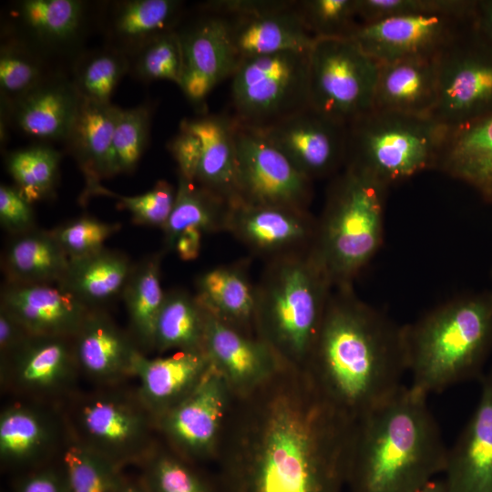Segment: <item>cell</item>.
Wrapping results in <instances>:
<instances>
[{"label":"cell","instance_id":"1","mask_svg":"<svg viewBox=\"0 0 492 492\" xmlns=\"http://www.w3.org/2000/svg\"><path fill=\"white\" fill-rule=\"evenodd\" d=\"M354 422L304 368L282 365L234 395L216 458L219 492H341Z\"/></svg>","mask_w":492,"mask_h":492},{"label":"cell","instance_id":"2","mask_svg":"<svg viewBox=\"0 0 492 492\" xmlns=\"http://www.w3.org/2000/svg\"><path fill=\"white\" fill-rule=\"evenodd\" d=\"M304 369L321 395L355 421L404 386V328L362 304L331 302Z\"/></svg>","mask_w":492,"mask_h":492},{"label":"cell","instance_id":"3","mask_svg":"<svg viewBox=\"0 0 492 492\" xmlns=\"http://www.w3.org/2000/svg\"><path fill=\"white\" fill-rule=\"evenodd\" d=\"M426 395L402 386L354 422L351 492H414L443 473L448 447Z\"/></svg>","mask_w":492,"mask_h":492},{"label":"cell","instance_id":"4","mask_svg":"<svg viewBox=\"0 0 492 492\" xmlns=\"http://www.w3.org/2000/svg\"><path fill=\"white\" fill-rule=\"evenodd\" d=\"M410 386L429 395L483 375L492 350V291L456 299L404 328Z\"/></svg>","mask_w":492,"mask_h":492},{"label":"cell","instance_id":"5","mask_svg":"<svg viewBox=\"0 0 492 492\" xmlns=\"http://www.w3.org/2000/svg\"><path fill=\"white\" fill-rule=\"evenodd\" d=\"M324 276L316 261H285L256 296L255 334L287 365L307 364L326 306Z\"/></svg>","mask_w":492,"mask_h":492},{"label":"cell","instance_id":"6","mask_svg":"<svg viewBox=\"0 0 492 492\" xmlns=\"http://www.w3.org/2000/svg\"><path fill=\"white\" fill-rule=\"evenodd\" d=\"M447 128L432 117L370 110L346 126V167L388 186L436 167Z\"/></svg>","mask_w":492,"mask_h":492},{"label":"cell","instance_id":"7","mask_svg":"<svg viewBox=\"0 0 492 492\" xmlns=\"http://www.w3.org/2000/svg\"><path fill=\"white\" fill-rule=\"evenodd\" d=\"M384 190L350 167L332 185L316 260L326 276L347 278L375 253L382 240Z\"/></svg>","mask_w":492,"mask_h":492},{"label":"cell","instance_id":"8","mask_svg":"<svg viewBox=\"0 0 492 492\" xmlns=\"http://www.w3.org/2000/svg\"><path fill=\"white\" fill-rule=\"evenodd\" d=\"M113 386L75 397L64 423L68 436L118 466L145 461L156 448V421L135 393Z\"/></svg>","mask_w":492,"mask_h":492},{"label":"cell","instance_id":"9","mask_svg":"<svg viewBox=\"0 0 492 492\" xmlns=\"http://www.w3.org/2000/svg\"><path fill=\"white\" fill-rule=\"evenodd\" d=\"M309 51H283L240 59L231 96L240 125L263 128L309 104Z\"/></svg>","mask_w":492,"mask_h":492},{"label":"cell","instance_id":"10","mask_svg":"<svg viewBox=\"0 0 492 492\" xmlns=\"http://www.w3.org/2000/svg\"><path fill=\"white\" fill-rule=\"evenodd\" d=\"M309 104L345 126L373 109L379 63L353 39H315L308 53Z\"/></svg>","mask_w":492,"mask_h":492},{"label":"cell","instance_id":"11","mask_svg":"<svg viewBox=\"0 0 492 492\" xmlns=\"http://www.w3.org/2000/svg\"><path fill=\"white\" fill-rule=\"evenodd\" d=\"M436 64L434 119L452 128L492 113V44L476 23L440 53Z\"/></svg>","mask_w":492,"mask_h":492},{"label":"cell","instance_id":"12","mask_svg":"<svg viewBox=\"0 0 492 492\" xmlns=\"http://www.w3.org/2000/svg\"><path fill=\"white\" fill-rule=\"evenodd\" d=\"M476 0L457 10L397 16L361 26L353 39L377 63L436 58L475 25Z\"/></svg>","mask_w":492,"mask_h":492},{"label":"cell","instance_id":"13","mask_svg":"<svg viewBox=\"0 0 492 492\" xmlns=\"http://www.w3.org/2000/svg\"><path fill=\"white\" fill-rule=\"evenodd\" d=\"M96 5L84 0L14 1L5 12L1 34L20 40L54 65L58 58L72 63L84 50L91 23H97Z\"/></svg>","mask_w":492,"mask_h":492},{"label":"cell","instance_id":"14","mask_svg":"<svg viewBox=\"0 0 492 492\" xmlns=\"http://www.w3.org/2000/svg\"><path fill=\"white\" fill-rule=\"evenodd\" d=\"M235 149L237 201L303 210L311 199L312 179L260 131L235 122Z\"/></svg>","mask_w":492,"mask_h":492},{"label":"cell","instance_id":"15","mask_svg":"<svg viewBox=\"0 0 492 492\" xmlns=\"http://www.w3.org/2000/svg\"><path fill=\"white\" fill-rule=\"evenodd\" d=\"M233 397L226 380L210 365L194 390L157 420V431L188 462L216 461Z\"/></svg>","mask_w":492,"mask_h":492},{"label":"cell","instance_id":"16","mask_svg":"<svg viewBox=\"0 0 492 492\" xmlns=\"http://www.w3.org/2000/svg\"><path fill=\"white\" fill-rule=\"evenodd\" d=\"M200 15L177 28L182 73L179 87L195 107H203L211 91L231 78L240 58L231 43L227 19L200 11Z\"/></svg>","mask_w":492,"mask_h":492},{"label":"cell","instance_id":"17","mask_svg":"<svg viewBox=\"0 0 492 492\" xmlns=\"http://www.w3.org/2000/svg\"><path fill=\"white\" fill-rule=\"evenodd\" d=\"M255 129L310 179L326 176L345 164L346 126L310 107L272 126Z\"/></svg>","mask_w":492,"mask_h":492},{"label":"cell","instance_id":"18","mask_svg":"<svg viewBox=\"0 0 492 492\" xmlns=\"http://www.w3.org/2000/svg\"><path fill=\"white\" fill-rule=\"evenodd\" d=\"M79 373L72 337L31 335L1 359V380L16 394L33 398L62 395Z\"/></svg>","mask_w":492,"mask_h":492},{"label":"cell","instance_id":"19","mask_svg":"<svg viewBox=\"0 0 492 492\" xmlns=\"http://www.w3.org/2000/svg\"><path fill=\"white\" fill-rule=\"evenodd\" d=\"M203 352L210 365L226 380L233 395L255 389L285 364L257 336L225 323L207 309Z\"/></svg>","mask_w":492,"mask_h":492},{"label":"cell","instance_id":"20","mask_svg":"<svg viewBox=\"0 0 492 492\" xmlns=\"http://www.w3.org/2000/svg\"><path fill=\"white\" fill-rule=\"evenodd\" d=\"M79 372L102 386L134 377L142 353L129 332L123 331L102 308H91L72 337Z\"/></svg>","mask_w":492,"mask_h":492},{"label":"cell","instance_id":"21","mask_svg":"<svg viewBox=\"0 0 492 492\" xmlns=\"http://www.w3.org/2000/svg\"><path fill=\"white\" fill-rule=\"evenodd\" d=\"M81 99L69 74L58 71L1 109V123L31 138L64 143Z\"/></svg>","mask_w":492,"mask_h":492},{"label":"cell","instance_id":"22","mask_svg":"<svg viewBox=\"0 0 492 492\" xmlns=\"http://www.w3.org/2000/svg\"><path fill=\"white\" fill-rule=\"evenodd\" d=\"M480 382L477 406L447 451L443 479L448 492H492V368Z\"/></svg>","mask_w":492,"mask_h":492},{"label":"cell","instance_id":"23","mask_svg":"<svg viewBox=\"0 0 492 492\" xmlns=\"http://www.w3.org/2000/svg\"><path fill=\"white\" fill-rule=\"evenodd\" d=\"M0 307L31 335L73 337L91 309L58 284L5 282Z\"/></svg>","mask_w":492,"mask_h":492},{"label":"cell","instance_id":"24","mask_svg":"<svg viewBox=\"0 0 492 492\" xmlns=\"http://www.w3.org/2000/svg\"><path fill=\"white\" fill-rule=\"evenodd\" d=\"M179 0H118L99 4L104 45L128 57L155 37L177 29L185 15Z\"/></svg>","mask_w":492,"mask_h":492},{"label":"cell","instance_id":"25","mask_svg":"<svg viewBox=\"0 0 492 492\" xmlns=\"http://www.w3.org/2000/svg\"><path fill=\"white\" fill-rule=\"evenodd\" d=\"M210 367L203 351H177L155 358L139 353L134 364L138 395L157 422L194 390Z\"/></svg>","mask_w":492,"mask_h":492},{"label":"cell","instance_id":"26","mask_svg":"<svg viewBox=\"0 0 492 492\" xmlns=\"http://www.w3.org/2000/svg\"><path fill=\"white\" fill-rule=\"evenodd\" d=\"M436 58L379 64L373 109L431 117L437 101Z\"/></svg>","mask_w":492,"mask_h":492},{"label":"cell","instance_id":"27","mask_svg":"<svg viewBox=\"0 0 492 492\" xmlns=\"http://www.w3.org/2000/svg\"><path fill=\"white\" fill-rule=\"evenodd\" d=\"M110 103L82 98L71 129L64 142L86 179V190L117 175L112 141L119 110Z\"/></svg>","mask_w":492,"mask_h":492},{"label":"cell","instance_id":"28","mask_svg":"<svg viewBox=\"0 0 492 492\" xmlns=\"http://www.w3.org/2000/svg\"><path fill=\"white\" fill-rule=\"evenodd\" d=\"M435 169L467 183L492 204V113L447 128Z\"/></svg>","mask_w":492,"mask_h":492},{"label":"cell","instance_id":"29","mask_svg":"<svg viewBox=\"0 0 492 492\" xmlns=\"http://www.w3.org/2000/svg\"><path fill=\"white\" fill-rule=\"evenodd\" d=\"M179 124L197 134L202 142L195 182L231 202L237 201L235 122L232 117L202 114L182 119Z\"/></svg>","mask_w":492,"mask_h":492},{"label":"cell","instance_id":"30","mask_svg":"<svg viewBox=\"0 0 492 492\" xmlns=\"http://www.w3.org/2000/svg\"><path fill=\"white\" fill-rule=\"evenodd\" d=\"M295 3L292 7L263 15L225 17L239 58L283 51H309L315 38L297 15Z\"/></svg>","mask_w":492,"mask_h":492},{"label":"cell","instance_id":"31","mask_svg":"<svg viewBox=\"0 0 492 492\" xmlns=\"http://www.w3.org/2000/svg\"><path fill=\"white\" fill-rule=\"evenodd\" d=\"M59 426L53 414L39 406L17 403L0 415V457L5 464H34L53 452Z\"/></svg>","mask_w":492,"mask_h":492},{"label":"cell","instance_id":"32","mask_svg":"<svg viewBox=\"0 0 492 492\" xmlns=\"http://www.w3.org/2000/svg\"><path fill=\"white\" fill-rule=\"evenodd\" d=\"M68 264L52 231L36 229L13 236L2 260L6 282L15 284H58Z\"/></svg>","mask_w":492,"mask_h":492},{"label":"cell","instance_id":"33","mask_svg":"<svg viewBox=\"0 0 492 492\" xmlns=\"http://www.w3.org/2000/svg\"><path fill=\"white\" fill-rule=\"evenodd\" d=\"M133 266L128 256L108 249L69 260L58 283L89 308L101 305L122 293Z\"/></svg>","mask_w":492,"mask_h":492},{"label":"cell","instance_id":"34","mask_svg":"<svg viewBox=\"0 0 492 492\" xmlns=\"http://www.w3.org/2000/svg\"><path fill=\"white\" fill-rule=\"evenodd\" d=\"M249 244L261 250H277L295 244L308 233L303 210L276 206L231 203L227 221Z\"/></svg>","mask_w":492,"mask_h":492},{"label":"cell","instance_id":"35","mask_svg":"<svg viewBox=\"0 0 492 492\" xmlns=\"http://www.w3.org/2000/svg\"><path fill=\"white\" fill-rule=\"evenodd\" d=\"M198 300L205 309L237 330L255 335L256 295L238 271L214 268L198 281Z\"/></svg>","mask_w":492,"mask_h":492},{"label":"cell","instance_id":"36","mask_svg":"<svg viewBox=\"0 0 492 492\" xmlns=\"http://www.w3.org/2000/svg\"><path fill=\"white\" fill-rule=\"evenodd\" d=\"M121 294L129 333L143 354L154 350L155 324L166 296L160 284V256H149L134 265Z\"/></svg>","mask_w":492,"mask_h":492},{"label":"cell","instance_id":"37","mask_svg":"<svg viewBox=\"0 0 492 492\" xmlns=\"http://www.w3.org/2000/svg\"><path fill=\"white\" fill-rule=\"evenodd\" d=\"M205 309L183 292L166 294L155 324L154 350L203 351Z\"/></svg>","mask_w":492,"mask_h":492},{"label":"cell","instance_id":"38","mask_svg":"<svg viewBox=\"0 0 492 492\" xmlns=\"http://www.w3.org/2000/svg\"><path fill=\"white\" fill-rule=\"evenodd\" d=\"M231 203L195 181L179 177L173 209L162 228L165 246L173 250L178 236L189 228L204 232L226 222Z\"/></svg>","mask_w":492,"mask_h":492},{"label":"cell","instance_id":"39","mask_svg":"<svg viewBox=\"0 0 492 492\" xmlns=\"http://www.w3.org/2000/svg\"><path fill=\"white\" fill-rule=\"evenodd\" d=\"M65 71L20 40L1 34L0 102L7 108L53 74Z\"/></svg>","mask_w":492,"mask_h":492},{"label":"cell","instance_id":"40","mask_svg":"<svg viewBox=\"0 0 492 492\" xmlns=\"http://www.w3.org/2000/svg\"><path fill=\"white\" fill-rule=\"evenodd\" d=\"M128 71V57L104 45L83 50L70 64L68 74L82 98L110 103L116 87Z\"/></svg>","mask_w":492,"mask_h":492},{"label":"cell","instance_id":"41","mask_svg":"<svg viewBox=\"0 0 492 492\" xmlns=\"http://www.w3.org/2000/svg\"><path fill=\"white\" fill-rule=\"evenodd\" d=\"M61 157L55 148L42 143L9 152L5 166L15 188L32 204L54 193Z\"/></svg>","mask_w":492,"mask_h":492},{"label":"cell","instance_id":"42","mask_svg":"<svg viewBox=\"0 0 492 492\" xmlns=\"http://www.w3.org/2000/svg\"><path fill=\"white\" fill-rule=\"evenodd\" d=\"M120 468L68 436L62 456L67 492H120Z\"/></svg>","mask_w":492,"mask_h":492},{"label":"cell","instance_id":"43","mask_svg":"<svg viewBox=\"0 0 492 492\" xmlns=\"http://www.w3.org/2000/svg\"><path fill=\"white\" fill-rule=\"evenodd\" d=\"M294 8L315 39H351L362 26L357 0H302L296 1Z\"/></svg>","mask_w":492,"mask_h":492},{"label":"cell","instance_id":"44","mask_svg":"<svg viewBox=\"0 0 492 492\" xmlns=\"http://www.w3.org/2000/svg\"><path fill=\"white\" fill-rule=\"evenodd\" d=\"M128 74L142 82L167 80L179 85L181 46L177 29L150 40L128 56Z\"/></svg>","mask_w":492,"mask_h":492},{"label":"cell","instance_id":"45","mask_svg":"<svg viewBox=\"0 0 492 492\" xmlns=\"http://www.w3.org/2000/svg\"><path fill=\"white\" fill-rule=\"evenodd\" d=\"M144 464V483L149 492H219L193 468V464L169 448L156 446Z\"/></svg>","mask_w":492,"mask_h":492},{"label":"cell","instance_id":"46","mask_svg":"<svg viewBox=\"0 0 492 492\" xmlns=\"http://www.w3.org/2000/svg\"><path fill=\"white\" fill-rule=\"evenodd\" d=\"M151 115L149 104L119 108L112 141L117 174L131 173L137 167L149 142Z\"/></svg>","mask_w":492,"mask_h":492},{"label":"cell","instance_id":"47","mask_svg":"<svg viewBox=\"0 0 492 492\" xmlns=\"http://www.w3.org/2000/svg\"><path fill=\"white\" fill-rule=\"evenodd\" d=\"M94 194L117 199L120 207L130 213L136 224L163 228L173 209L176 190L168 181L160 179L151 190L139 195H118L99 184L85 192L83 196Z\"/></svg>","mask_w":492,"mask_h":492},{"label":"cell","instance_id":"48","mask_svg":"<svg viewBox=\"0 0 492 492\" xmlns=\"http://www.w3.org/2000/svg\"><path fill=\"white\" fill-rule=\"evenodd\" d=\"M120 229L93 217H79L52 231L69 260L93 254L102 249L106 241Z\"/></svg>","mask_w":492,"mask_h":492},{"label":"cell","instance_id":"49","mask_svg":"<svg viewBox=\"0 0 492 492\" xmlns=\"http://www.w3.org/2000/svg\"><path fill=\"white\" fill-rule=\"evenodd\" d=\"M469 0H357V14L362 25L397 16L447 12L460 9Z\"/></svg>","mask_w":492,"mask_h":492},{"label":"cell","instance_id":"50","mask_svg":"<svg viewBox=\"0 0 492 492\" xmlns=\"http://www.w3.org/2000/svg\"><path fill=\"white\" fill-rule=\"evenodd\" d=\"M31 205L15 186L0 185V222L13 236L36 229Z\"/></svg>","mask_w":492,"mask_h":492},{"label":"cell","instance_id":"51","mask_svg":"<svg viewBox=\"0 0 492 492\" xmlns=\"http://www.w3.org/2000/svg\"><path fill=\"white\" fill-rule=\"evenodd\" d=\"M292 0H213L202 3L199 10L226 18L246 17L292 7Z\"/></svg>","mask_w":492,"mask_h":492},{"label":"cell","instance_id":"52","mask_svg":"<svg viewBox=\"0 0 492 492\" xmlns=\"http://www.w3.org/2000/svg\"><path fill=\"white\" fill-rule=\"evenodd\" d=\"M168 148L177 163L179 177L195 181L202 153L200 137L179 124V131L170 139Z\"/></svg>","mask_w":492,"mask_h":492},{"label":"cell","instance_id":"53","mask_svg":"<svg viewBox=\"0 0 492 492\" xmlns=\"http://www.w3.org/2000/svg\"><path fill=\"white\" fill-rule=\"evenodd\" d=\"M31 334L5 309L0 307V353L5 359L17 350Z\"/></svg>","mask_w":492,"mask_h":492},{"label":"cell","instance_id":"54","mask_svg":"<svg viewBox=\"0 0 492 492\" xmlns=\"http://www.w3.org/2000/svg\"><path fill=\"white\" fill-rule=\"evenodd\" d=\"M19 492H67L63 470L38 471L22 482Z\"/></svg>","mask_w":492,"mask_h":492},{"label":"cell","instance_id":"55","mask_svg":"<svg viewBox=\"0 0 492 492\" xmlns=\"http://www.w3.org/2000/svg\"><path fill=\"white\" fill-rule=\"evenodd\" d=\"M202 233L203 231L198 228H189L178 236L173 250L180 260L193 261L199 256Z\"/></svg>","mask_w":492,"mask_h":492},{"label":"cell","instance_id":"56","mask_svg":"<svg viewBox=\"0 0 492 492\" xmlns=\"http://www.w3.org/2000/svg\"><path fill=\"white\" fill-rule=\"evenodd\" d=\"M475 23L478 31L492 44V0H476Z\"/></svg>","mask_w":492,"mask_h":492},{"label":"cell","instance_id":"57","mask_svg":"<svg viewBox=\"0 0 492 492\" xmlns=\"http://www.w3.org/2000/svg\"><path fill=\"white\" fill-rule=\"evenodd\" d=\"M414 492H448L444 479H433Z\"/></svg>","mask_w":492,"mask_h":492},{"label":"cell","instance_id":"58","mask_svg":"<svg viewBox=\"0 0 492 492\" xmlns=\"http://www.w3.org/2000/svg\"><path fill=\"white\" fill-rule=\"evenodd\" d=\"M120 492H149V490L144 481L143 484L126 481Z\"/></svg>","mask_w":492,"mask_h":492}]
</instances>
